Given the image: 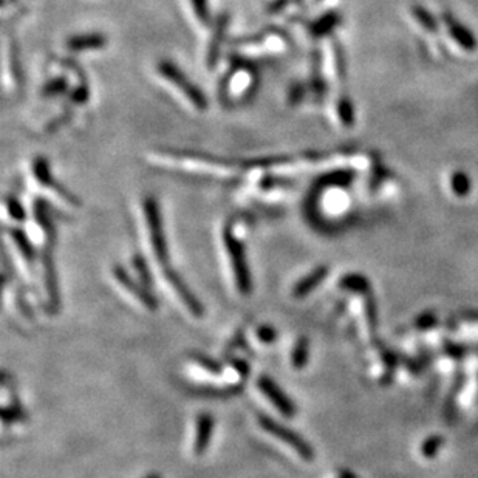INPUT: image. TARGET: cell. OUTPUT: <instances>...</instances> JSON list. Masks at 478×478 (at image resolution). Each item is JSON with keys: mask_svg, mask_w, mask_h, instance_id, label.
<instances>
[{"mask_svg": "<svg viewBox=\"0 0 478 478\" xmlns=\"http://www.w3.org/2000/svg\"><path fill=\"white\" fill-rule=\"evenodd\" d=\"M65 91H69V79L67 78H52L44 84L42 93L47 98H54L58 95H62Z\"/></svg>", "mask_w": 478, "mask_h": 478, "instance_id": "cell-16", "label": "cell"}, {"mask_svg": "<svg viewBox=\"0 0 478 478\" xmlns=\"http://www.w3.org/2000/svg\"><path fill=\"white\" fill-rule=\"evenodd\" d=\"M143 222L146 228L147 247L150 251V259L161 269L168 268V243L164 236L163 218L159 212L158 201L153 197H146L143 201Z\"/></svg>", "mask_w": 478, "mask_h": 478, "instance_id": "cell-4", "label": "cell"}, {"mask_svg": "<svg viewBox=\"0 0 478 478\" xmlns=\"http://www.w3.org/2000/svg\"><path fill=\"white\" fill-rule=\"evenodd\" d=\"M306 354H308V342L305 339H299L294 344V348L291 352V364L296 370H300L306 363Z\"/></svg>", "mask_w": 478, "mask_h": 478, "instance_id": "cell-17", "label": "cell"}, {"mask_svg": "<svg viewBox=\"0 0 478 478\" xmlns=\"http://www.w3.org/2000/svg\"><path fill=\"white\" fill-rule=\"evenodd\" d=\"M255 336H257V339H259V342H262V344H265V345H269V344H273V342L275 341V330L273 327H269V326H262L257 328V332H255Z\"/></svg>", "mask_w": 478, "mask_h": 478, "instance_id": "cell-20", "label": "cell"}, {"mask_svg": "<svg viewBox=\"0 0 478 478\" xmlns=\"http://www.w3.org/2000/svg\"><path fill=\"white\" fill-rule=\"evenodd\" d=\"M214 416L209 413H200L195 420V429H194V443L192 451L197 457L203 455L209 443L212 440L214 433Z\"/></svg>", "mask_w": 478, "mask_h": 478, "instance_id": "cell-12", "label": "cell"}, {"mask_svg": "<svg viewBox=\"0 0 478 478\" xmlns=\"http://www.w3.org/2000/svg\"><path fill=\"white\" fill-rule=\"evenodd\" d=\"M150 161L164 168H175L181 172L194 174L211 179H234L237 166L212 157H203L200 153H179V152H158L150 157Z\"/></svg>", "mask_w": 478, "mask_h": 478, "instance_id": "cell-1", "label": "cell"}, {"mask_svg": "<svg viewBox=\"0 0 478 478\" xmlns=\"http://www.w3.org/2000/svg\"><path fill=\"white\" fill-rule=\"evenodd\" d=\"M146 478H159L158 475H149V477H146Z\"/></svg>", "mask_w": 478, "mask_h": 478, "instance_id": "cell-21", "label": "cell"}, {"mask_svg": "<svg viewBox=\"0 0 478 478\" xmlns=\"http://www.w3.org/2000/svg\"><path fill=\"white\" fill-rule=\"evenodd\" d=\"M159 273H161L164 291L175 297L177 304H180L181 308L185 310L189 316L200 317L203 315V306H201L200 300L194 296V293L189 290L179 274L169 268L159 269Z\"/></svg>", "mask_w": 478, "mask_h": 478, "instance_id": "cell-7", "label": "cell"}, {"mask_svg": "<svg viewBox=\"0 0 478 478\" xmlns=\"http://www.w3.org/2000/svg\"><path fill=\"white\" fill-rule=\"evenodd\" d=\"M155 71L164 82H168V85L175 89L177 93H179L194 110L205 112L207 109V100L203 91H201L197 85L187 78V75L183 73L180 67L172 62V60L161 59L157 64Z\"/></svg>", "mask_w": 478, "mask_h": 478, "instance_id": "cell-5", "label": "cell"}, {"mask_svg": "<svg viewBox=\"0 0 478 478\" xmlns=\"http://www.w3.org/2000/svg\"><path fill=\"white\" fill-rule=\"evenodd\" d=\"M286 47V41L280 33H265L260 38L247 39L237 45V52L243 53L244 56H265V54L282 53Z\"/></svg>", "mask_w": 478, "mask_h": 478, "instance_id": "cell-10", "label": "cell"}, {"mask_svg": "<svg viewBox=\"0 0 478 478\" xmlns=\"http://www.w3.org/2000/svg\"><path fill=\"white\" fill-rule=\"evenodd\" d=\"M32 172H33V179L36 181V185H39L42 191H45L47 194L53 195L54 200L67 205L69 207H71V209H73V206L75 207L79 206L76 197H73V194H70L64 186H60L59 183L54 180L52 169H50V164H48L45 158L38 157L34 159L33 166H32Z\"/></svg>", "mask_w": 478, "mask_h": 478, "instance_id": "cell-8", "label": "cell"}, {"mask_svg": "<svg viewBox=\"0 0 478 478\" xmlns=\"http://www.w3.org/2000/svg\"><path fill=\"white\" fill-rule=\"evenodd\" d=\"M257 389H259L263 398L271 404V406L277 410L280 415L284 416H293L294 415V406L290 398L285 395V391L282 390L274 379L269 376H259L255 381Z\"/></svg>", "mask_w": 478, "mask_h": 478, "instance_id": "cell-11", "label": "cell"}, {"mask_svg": "<svg viewBox=\"0 0 478 478\" xmlns=\"http://www.w3.org/2000/svg\"><path fill=\"white\" fill-rule=\"evenodd\" d=\"M194 14L201 23H209V0H189Z\"/></svg>", "mask_w": 478, "mask_h": 478, "instance_id": "cell-19", "label": "cell"}, {"mask_svg": "<svg viewBox=\"0 0 478 478\" xmlns=\"http://www.w3.org/2000/svg\"><path fill=\"white\" fill-rule=\"evenodd\" d=\"M229 19L228 16H220L218 21L214 25V34L207 44V52H206V64L207 67H214L217 64L220 52H222V45L225 41L226 30H228Z\"/></svg>", "mask_w": 478, "mask_h": 478, "instance_id": "cell-13", "label": "cell"}, {"mask_svg": "<svg viewBox=\"0 0 478 478\" xmlns=\"http://www.w3.org/2000/svg\"><path fill=\"white\" fill-rule=\"evenodd\" d=\"M257 422H259L260 431L265 433L269 440L274 441L279 447H282V449L291 452L293 455H296L299 459H302V462H311V447L306 444V441L300 438L297 433H294L291 429L285 427L275 420L268 418V416H259Z\"/></svg>", "mask_w": 478, "mask_h": 478, "instance_id": "cell-6", "label": "cell"}, {"mask_svg": "<svg viewBox=\"0 0 478 478\" xmlns=\"http://www.w3.org/2000/svg\"><path fill=\"white\" fill-rule=\"evenodd\" d=\"M5 212L8 214V217L11 220H14V222H22L23 218H25V209H23V206L19 200L13 195H8L7 198H5Z\"/></svg>", "mask_w": 478, "mask_h": 478, "instance_id": "cell-18", "label": "cell"}, {"mask_svg": "<svg viewBox=\"0 0 478 478\" xmlns=\"http://www.w3.org/2000/svg\"><path fill=\"white\" fill-rule=\"evenodd\" d=\"M107 45V38L101 33H90V34H78L71 36L67 41V48L71 52H95L102 50Z\"/></svg>", "mask_w": 478, "mask_h": 478, "instance_id": "cell-14", "label": "cell"}, {"mask_svg": "<svg viewBox=\"0 0 478 478\" xmlns=\"http://www.w3.org/2000/svg\"><path fill=\"white\" fill-rule=\"evenodd\" d=\"M113 280L115 284L118 285L120 290L126 294L127 299L130 302L137 304L139 308H143L146 311H155L158 308L157 299L152 296V294L146 290L143 284H139V280H135L126 268L122 266H115L113 268Z\"/></svg>", "mask_w": 478, "mask_h": 478, "instance_id": "cell-9", "label": "cell"}, {"mask_svg": "<svg viewBox=\"0 0 478 478\" xmlns=\"http://www.w3.org/2000/svg\"><path fill=\"white\" fill-rule=\"evenodd\" d=\"M259 87V73L254 67L234 65L222 78L220 84V98L226 104H242L253 98Z\"/></svg>", "mask_w": 478, "mask_h": 478, "instance_id": "cell-3", "label": "cell"}, {"mask_svg": "<svg viewBox=\"0 0 478 478\" xmlns=\"http://www.w3.org/2000/svg\"><path fill=\"white\" fill-rule=\"evenodd\" d=\"M222 242L225 248L226 259H228V266L232 273V279H234V285L237 291L242 296H248L251 293V274L249 266L247 262V253H244V247L242 238L238 237V231L236 225H228L223 229Z\"/></svg>", "mask_w": 478, "mask_h": 478, "instance_id": "cell-2", "label": "cell"}, {"mask_svg": "<svg viewBox=\"0 0 478 478\" xmlns=\"http://www.w3.org/2000/svg\"><path fill=\"white\" fill-rule=\"evenodd\" d=\"M327 269L326 268H317L316 271H312L311 274L306 275L302 280L296 284V286L293 288V296L294 297H304L308 294L311 290H315L316 285L323 279V275H326Z\"/></svg>", "mask_w": 478, "mask_h": 478, "instance_id": "cell-15", "label": "cell"}]
</instances>
